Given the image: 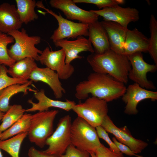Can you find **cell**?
Segmentation results:
<instances>
[{"label":"cell","instance_id":"obj_36","mask_svg":"<svg viewBox=\"0 0 157 157\" xmlns=\"http://www.w3.org/2000/svg\"><path fill=\"white\" fill-rule=\"evenodd\" d=\"M28 155V157H60L56 155L45 153L43 151L37 149L34 147H31L29 149Z\"/></svg>","mask_w":157,"mask_h":157},{"label":"cell","instance_id":"obj_12","mask_svg":"<svg viewBox=\"0 0 157 157\" xmlns=\"http://www.w3.org/2000/svg\"><path fill=\"white\" fill-rule=\"evenodd\" d=\"M49 4L52 7L61 11L67 19L77 20L88 24L98 19L97 14L78 7L73 0H51Z\"/></svg>","mask_w":157,"mask_h":157},{"label":"cell","instance_id":"obj_18","mask_svg":"<svg viewBox=\"0 0 157 157\" xmlns=\"http://www.w3.org/2000/svg\"><path fill=\"white\" fill-rule=\"evenodd\" d=\"M22 24L14 5L7 2L0 5V32L8 34L19 30Z\"/></svg>","mask_w":157,"mask_h":157},{"label":"cell","instance_id":"obj_29","mask_svg":"<svg viewBox=\"0 0 157 157\" xmlns=\"http://www.w3.org/2000/svg\"><path fill=\"white\" fill-rule=\"evenodd\" d=\"M149 28L150 37L149 38L148 52L157 65V21L153 15H151Z\"/></svg>","mask_w":157,"mask_h":157},{"label":"cell","instance_id":"obj_3","mask_svg":"<svg viewBox=\"0 0 157 157\" xmlns=\"http://www.w3.org/2000/svg\"><path fill=\"white\" fill-rule=\"evenodd\" d=\"M58 110L39 112L32 115L28 135L30 141L40 148L46 145L48 138L54 132L53 123Z\"/></svg>","mask_w":157,"mask_h":157},{"label":"cell","instance_id":"obj_26","mask_svg":"<svg viewBox=\"0 0 157 157\" xmlns=\"http://www.w3.org/2000/svg\"><path fill=\"white\" fill-rule=\"evenodd\" d=\"M28 132L22 133L3 140H0V148L12 157H19L21 145L28 135Z\"/></svg>","mask_w":157,"mask_h":157},{"label":"cell","instance_id":"obj_21","mask_svg":"<svg viewBox=\"0 0 157 157\" xmlns=\"http://www.w3.org/2000/svg\"><path fill=\"white\" fill-rule=\"evenodd\" d=\"M88 40L92 44L94 52L103 53L110 49L107 32L98 20L88 24Z\"/></svg>","mask_w":157,"mask_h":157},{"label":"cell","instance_id":"obj_22","mask_svg":"<svg viewBox=\"0 0 157 157\" xmlns=\"http://www.w3.org/2000/svg\"><path fill=\"white\" fill-rule=\"evenodd\" d=\"M33 81H28L23 84H16L9 85L0 92V110L6 113L9 109V101L13 95L20 92H23L24 94L28 93V91L34 92L35 90L29 86L32 85Z\"/></svg>","mask_w":157,"mask_h":157},{"label":"cell","instance_id":"obj_37","mask_svg":"<svg viewBox=\"0 0 157 157\" xmlns=\"http://www.w3.org/2000/svg\"><path fill=\"white\" fill-rule=\"evenodd\" d=\"M4 114V113L0 110V121L2 120L3 115Z\"/></svg>","mask_w":157,"mask_h":157},{"label":"cell","instance_id":"obj_38","mask_svg":"<svg viewBox=\"0 0 157 157\" xmlns=\"http://www.w3.org/2000/svg\"><path fill=\"white\" fill-rule=\"evenodd\" d=\"M91 157H96L94 153L92 152L90 153Z\"/></svg>","mask_w":157,"mask_h":157},{"label":"cell","instance_id":"obj_35","mask_svg":"<svg viewBox=\"0 0 157 157\" xmlns=\"http://www.w3.org/2000/svg\"><path fill=\"white\" fill-rule=\"evenodd\" d=\"M112 140L119 151L122 153L130 156H135L136 157H143L135 153L128 146L118 141L115 137L112 138Z\"/></svg>","mask_w":157,"mask_h":157},{"label":"cell","instance_id":"obj_15","mask_svg":"<svg viewBox=\"0 0 157 157\" xmlns=\"http://www.w3.org/2000/svg\"><path fill=\"white\" fill-rule=\"evenodd\" d=\"M56 47H60L64 51L65 54V63L70 64L73 60L76 58L81 59L83 57L78 54L83 51L94 52L92 44L88 40L83 36L77 38L74 40L62 39L54 43Z\"/></svg>","mask_w":157,"mask_h":157},{"label":"cell","instance_id":"obj_19","mask_svg":"<svg viewBox=\"0 0 157 157\" xmlns=\"http://www.w3.org/2000/svg\"><path fill=\"white\" fill-rule=\"evenodd\" d=\"M108 36L110 49L123 54V47L128 28L113 22H101Z\"/></svg>","mask_w":157,"mask_h":157},{"label":"cell","instance_id":"obj_28","mask_svg":"<svg viewBox=\"0 0 157 157\" xmlns=\"http://www.w3.org/2000/svg\"><path fill=\"white\" fill-rule=\"evenodd\" d=\"M14 41L12 37L0 32V65L10 67L16 62L9 55L7 48L8 44Z\"/></svg>","mask_w":157,"mask_h":157},{"label":"cell","instance_id":"obj_11","mask_svg":"<svg viewBox=\"0 0 157 157\" xmlns=\"http://www.w3.org/2000/svg\"><path fill=\"white\" fill-rule=\"evenodd\" d=\"M101 126L107 132L113 134L118 141L128 146L136 154L141 153L148 145L147 142L134 138L126 126L117 127L108 115L104 119Z\"/></svg>","mask_w":157,"mask_h":157},{"label":"cell","instance_id":"obj_10","mask_svg":"<svg viewBox=\"0 0 157 157\" xmlns=\"http://www.w3.org/2000/svg\"><path fill=\"white\" fill-rule=\"evenodd\" d=\"M127 56L131 66L128 78L145 89H155L156 87L152 82L148 80L147 74L149 72H156L157 65L146 63L144 60L141 52H135Z\"/></svg>","mask_w":157,"mask_h":157},{"label":"cell","instance_id":"obj_25","mask_svg":"<svg viewBox=\"0 0 157 157\" xmlns=\"http://www.w3.org/2000/svg\"><path fill=\"white\" fill-rule=\"evenodd\" d=\"M31 115V114H24L17 122L1 133L0 140L8 139L22 133L28 132L30 126Z\"/></svg>","mask_w":157,"mask_h":157},{"label":"cell","instance_id":"obj_39","mask_svg":"<svg viewBox=\"0 0 157 157\" xmlns=\"http://www.w3.org/2000/svg\"><path fill=\"white\" fill-rule=\"evenodd\" d=\"M1 133L0 131V135ZM0 157H3V155L2 154V153L1 152L0 148Z\"/></svg>","mask_w":157,"mask_h":157},{"label":"cell","instance_id":"obj_2","mask_svg":"<svg viewBox=\"0 0 157 157\" xmlns=\"http://www.w3.org/2000/svg\"><path fill=\"white\" fill-rule=\"evenodd\" d=\"M87 60L94 72L108 74L118 81L127 83L131 66L127 56L110 49L101 54L92 53Z\"/></svg>","mask_w":157,"mask_h":157},{"label":"cell","instance_id":"obj_27","mask_svg":"<svg viewBox=\"0 0 157 157\" xmlns=\"http://www.w3.org/2000/svg\"><path fill=\"white\" fill-rule=\"evenodd\" d=\"M26 110L19 104L10 106L2 119L0 125V131H5L19 120L24 114Z\"/></svg>","mask_w":157,"mask_h":157},{"label":"cell","instance_id":"obj_40","mask_svg":"<svg viewBox=\"0 0 157 157\" xmlns=\"http://www.w3.org/2000/svg\"></svg>","mask_w":157,"mask_h":157},{"label":"cell","instance_id":"obj_33","mask_svg":"<svg viewBox=\"0 0 157 157\" xmlns=\"http://www.w3.org/2000/svg\"><path fill=\"white\" fill-rule=\"evenodd\" d=\"M60 157H91V156L89 152L79 149L71 144L65 153Z\"/></svg>","mask_w":157,"mask_h":157},{"label":"cell","instance_id":"obj_6","mask_svg":"<svg viewBox=\"0 0 157 157\" xmlns=\"http://www.w3.org/2000/svg\"><path fill=\"white\" fill-rule=\"evenodd\" d=\"M36 6L47 11L44 12L40 11V13L50 14L56 18L58 22V28L54 31L50 38L53 43L62 39L70 38L73 39L80 36H88V24L76 23L65 19L60 13L57 15L51 10L45 8L42 1L36 2Z\"/></svg>","mask_w":157,"mask_h":157},{"label":"cell","instance_id":"obj_30","mask_svg":"<svg viewBox=\"0 0 157 157\" xmlns=\"http://www.w3.org/2000/svg\"><path fill=\"white\" fill-rule=\"evenodd\" d=\"M8 69L6 66L0 65V92L11 85L16 84H23L28 81L9 76L8 74Z\"/></svg>","mask_w":157,"mask_h":157},{"label":"cell","instance_id":"obj_1","mask_svg":"<svg viewBox=\"0 0 157 157\" xmlns=\"http://www.w3.org/2000/svg\"><path fill=\"white\" fill-rule=\"evenodd\" d=\"M126 88L124 84L110 75L94 72L76 85L75 95L81 100H85L91 94L108 102L122 97Z\"/></svg>","mask_w":157,"mask_h":157},{"label":"cell","instance_id":"obj_9","mask_svg":"<svg viewBox=\"0 0 157 157\" xmlns=\"http://www.w3.org/2000/svg\"><path fill=\"white\" fill-rule=\"evenodd\" d=\"M65 57L63 49L53 51L47 47L39 55L38 61L56 72L60 79L65 80L70 78L75 71L74 67L71 64L65 63Z\"/></svg>","mask_w":157,"mask_h":157},{"label":"cell","instance_id":"obj_17","mask_svg":"<svg viewBox=\"0 0 157 157\" xmlns=\"http://www.w3.org/2000/svg\"><path fill=\"white\" fill-rule=\"evenodd\" d=\"M33 92L34 96L38 102L35 103L31 99H29L27 102L32 105V107L26 110V111L42 112L49 110L51 107L58 108L69 111L72 110L73 106L76 104L74 101L68 99L62 101L51 99L46 95L45 91L43 89L40 90H35Z\"/></svg>","mask_w":157,"mask_h":157},{"label":"cell","instance_id":"obj_8","mask_svg":"<svg viewBox=\"0 0 157 157\" xmlns=\"http://www.w3.org/2000/svg\"><path fill=\"white\" fill-rule=\"evenodd\" d=\"M72 123L69 115H65L60 119L56 130L46 141V144L48 147L43 151L44 152L59 156L65 153L71 144Z\"/></svg>","mask_w":157,"mask_h":157},{"label":"cell","instance_id":"obj_24","mask_svg":"<svg viewBox=\"0 0 157 157\" xmlns=\"http://www.w3.org/2000/svg\"><path fill=\"white\" fill-rule=\"evenodd\" d=\"M17 11L20 20L26 24L37 19L38 16L35 11L36 2L35 0H16Z\"/></svg>","mask_w":157,"mask_h":157},{"label":"cell","instance_id":"obj_31","mask_svg":"<svg viewBox=\"0 0 157 157\" xmlns=\"http://www.w3.org/2000/svg\"><path fill=\"white\" fill-rule=\"evenodd\" d=\"M76 3H86L96 5L99 9L106 7H111L123 4V0H73Z\"/></svg>","mask_w":157,"mask_h":157},{"label":"cell","instance_id":"obj_16","mask_svg":"<svg viewBox=\"0 0 157 157\" xmlns=\"http://www.w3.org/2000/svg\"><path fill=\"white\" fill-rule=\"evenodd\" d=\"M29 79L35 82L41 81L47 84L57 99L61 98L66 93L57 73L48 67L37 66L31 74Z\"/></svg>","mask_w":157,"mask_h":157},{"label":"cell","instance_id":"obj_20","mask_svg":"<svg viewBox=\"0 0 157 157\" xmlns=\"http://www.w3.org/2000/svg\"><path fill=\"white\" fill-rule=\"evenodd\" d=\"M149 38L136 28L128 29L123 47V54L128 56L137 52H148Z\"/></svg>","mask_w":157,"mask_h":157},{"label":"cell","instance_id":"obj_7","mask_svg":"<svg viewBox=\"0 0 157 157\" xmlns=\"http://www.w3.org/2000/svg\"><path fill=\"white\" fill-rule=\"evenodd\" d=\"M72 110L78 116L95 128L101 125L104 119L108 115V108L106 101L92 96L89 97L83 102L76 104Z\"/></svg>","mask_w":157,"mask_h":157},{"label":"cell","instance_id":"obj_32","mask_svg":"<svg viewBox=\"0 0 157 157\" xmlns=\"http://www.w3.org/2000/svg\"><path fill=\"white\" fill-rule=\"evenodd\" d=\"M98 137L104 140L108 144L109 149L112 151L119 153V151L114 143L111 140L108 136V133L104 128L101 125L95 128Z\"/></svg>","mask_w":157,"mask_h":157},{"label":"cell","instance_id":"obj_34","mask_svg":"<svg viewBox=\"0 0 157 157\" xmlns=\"http://www.w3.org/2000/svg\"><path fill=\"white\" fill-rule=\"evenodd\" d=\"M94 154L96 157H124L121 152H114L102 144L97 149Z\"/></svg>","mask_w":157,"mask_h":157},{"label":"cell","instance_id":"obj_4","mask_svg":"<svg viewBox=\"0 0 157 157\" xmlns=\"http://www.w3.org/2000/svg\"><path fill=\"white\" fill-rule=\"evenodd\" d=\"M12 37L15 41L8 52L9 56L16 61L27 58H31L38 61V57L42 51L35 46L41 42L38 36H29L26 30L22 28L21 31L16 30L8 34Z\"/></svg>","mask_w":157,"mask_h":157},{"label":"cell","instance_id":"obj_14","mask_svg":"<svg viewBox=\"0 0 157 157\" xmlns=\"http://www.w3.org/2000/svg\"><path fill=\"white\" fill-rule=\"evenodd\" d=\"M90 10L102 17L104 21L116 22L126 28L130 23L138 21L140 18L139 11L136 8H123L119 5L99 10Z\"/></svg>","mask_w":157,"mask_h":157},{"label":"cell","instance_id":"obj_13","mask_svg":"<svg viewBox=\"0 0 157 157\" xmlns=\"http://www.w3.org/2000/svg\"><path fill=\"white\" fill-rule=\"evenodd\" d=\"M122 97V100L126 104L124 113L129 115H135L138 112L137 109L138 104L147 99L153 101H156L157 100V92L146 89L134 83L128 86Z\"/></svg>","mask_w":157,"mask_h":157},{"label":"cell","instance_id":"obj_5","mask_svg":"<svg viewBox=\"0 0 157 157\" xmlns=\"http://www.w3.org/2000/svg\"><path fill=\"white\" fill-rule=\"evenodd\" d=\"M71 144L76 148L94 153L101 144L95 128L77 116L72 122L71 129Z\"/></svg>","mask_w":157,"mask_h":157},{"label":"cell","instance_id":"obj_23","mask_svg":"<svg viewBox=\"0 0 157 157\" xmlns=\"http://www.w3.org/2000/svg\"><path fill=\"white\" fill-rule=\"evenodd\" d=\"M37 67L34 59L27 58L16 61L9 67L8 73L13 78L28 80L31 74Z\"/></svg>","mask_w":157,"mask_h":157}]
</instances>
